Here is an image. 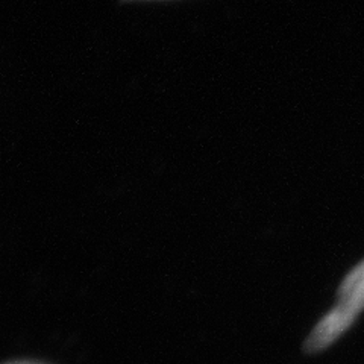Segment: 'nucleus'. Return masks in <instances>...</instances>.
Masks as SVG:
<instances>
[{
  "label": "nucleus",
  "instance_id": "f257e3e1",
  "mask_svg": "<svg viewBox=\"0 0 364 364\" xmlns=\"http://www.w3.org/2000/svg\"><path fill=\"white\" fill-rule=\"evenodd\" d=\"M364 310V259L352 267L341 281L337 291V304L325 314L306 337L304 349L309 354H317L343 336L354 325Z\"/></svg>",
  "mask_w": 364,
  "mask_h": 364
},
{
  "label": "nucleus",
  "instance_id": "f03ea898",
  "mask_svg": "<svg viewBox=\"0 0 364 364\" xmlns=\"http://www.w3.org/2000/svg\"><path fill=\"white\" fill-rule=\"evenodd\" d=\"M18 364H31V363H18Z\"/></svg>",
  "mask_w": 364,
  "mask_h": 364
}]
</instances>
